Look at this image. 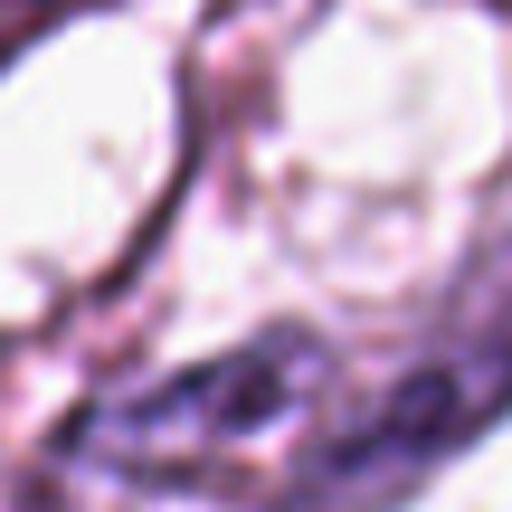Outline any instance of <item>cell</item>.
Returning <instances> with one entry per match:
<instances>
[{"label":"cell","mask_w":512,"mask_h":512,"mask_svg":"<svg viewBox=\"0 0 512 512\" xmlns=\"http://www.w3.org/2000/svg\"><path fill=\"white\" fill-rule=\"evenodd\" d=\"M503 418H512V228H494L446 275L418 342L361 399L323 408L294 437L256 512H399L446 465L475 456Z\"/></svg>","instance_id":"6da1fadb"},{"label":"cell","mask_w":512,"mask_h":512,"mask_svg":"<svg viewBox=\"0 0 512 512\" xmlns=\"http://www.w3.org/2000/svg\"><path fill=\"white\" fill-rule=\"evenodd\" d=\"M332 380H342L332 332L266 323L190 370H162V380L124 389V399H95L67 427V456L114 484H143V494H181V484L219 475L228 456H247L266 427H294Z\"/></svg>","instance_id":"7a4b0ae2"}]
</instances>
